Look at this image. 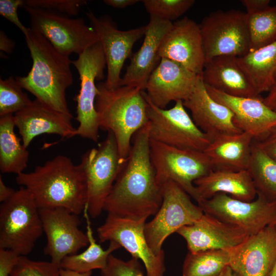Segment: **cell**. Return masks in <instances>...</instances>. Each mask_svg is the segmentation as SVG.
Returning a JSON list of instances; mask_svg holds the SVG:
<instances>
[{
  "label": "cell",
  "instance_id": "3",
  "mask_svg": "<svg viewBox=\"0 0 276 276\" xmlns=\"http://www.w3.org/2000/svg\"><path fill=\"white\" fill-rule=\"evenodd\" d=\"M24 35L33 64L27 76L15 77L16 79L37 100L58 111L73 116L65 97L66 89L73 83L72 61L31 28Z\"/></svg>",
  "mask_w": 276,
  "mask_h": 276
},
{
  "label": "cell",
  "instance_id": "31",
  "mask_svg": "<svg viewBox=\"0 0 276 276\" xmlns=\"http://www.w3.org/2000/svg\"><path fill=\"white\" fill-rule=\"evenodd\" d=\"M247 170L257 194L276 200V160L263 151L254 140Z\"/></svg>",
  "mask_w": 276,
  "mask_h": 276
},
{
  "label": "cell",
  "instance_id": "10",
  "mask_svg": "<svg viewBox=\"0 0 276 276\" xmlns=\"http://www.w3.org/2000/svg\"><path fill=\"white\" fill-rule=\"evenodd\" d=\"M199 26L205 62L220 56L241 57L250 51L246 13L233 9L214 11Z\"/></svg>",
  "mask_w": 276,
  "mask_h": 276
},
{
  "label": "cell",
  "instance_id": "20",
  "mask_svg": "<svg viewBox=\"0 0 276 276\" xmlns=\"http://www.w3.org/2000/svg\"><path fill=\"white\" fill-rule=\"evenodd\" d=\"M191 112L196 126L210 139L242 131L234 121V114L226 106L215 100L209 94L201 75L191 96L183 101Z\"/></svg>",
  "mask_w": 276,
  "mask_h": 276
},
{
  "label": "cell",
  "instance_id": "45",
  "mask_svg": "<svg viewBox=\"0 0 276 276\" xmlns=\"http://www.w3.org/2000/svg\"><path fill=\"white\" fill-rule=\"evenodd\" d=\"M15 191L8 187L3 181L2 176H0V202L3 203L10 198L14 194Z\"/></svg>",
  "mask_w": 276,
  "mask_h": 276
},
{
  "label": "cell",
  "instance_id": "40",
  "mask_svg": "<svg viewBox=\"0 0 276 276\" xmlns=\"http://www.w3.org/2000/svg\"><path fill=\"white\" fill-rule=\"evenodd\" d=\"M20 257L12 250L0 248V276H10Z\"/></svg>",
  "mask_w": 276,
  "mask_h": 276
},
{
  "label": "cell",
  "instance_id": "9",
  "mask_svg": "<svg viewBox=\"0 0 276 276\" xmlns=\"http://www.w3.org/2000/svg\"><path fill=\"white\" fill-rule=\"evenodd\" d=\"M163 201L154 218L145 225L147 243L155 255L163 252L162 245L171 234L197 221L204 212L190 195L172 181L162 186Z\"/></svg>",
  "mask_w": 276,
  "mask_h": 276
},
{
  "label": "cell",
  "instance_id": "23",
  "mask_svg": "<svg viewBox=\"0 0 276 276\" xmlns=\"http://www.w3.org/2000/svg\"><path fill=\"white\" fill-rule=\"evenodd\" d=\"M205 86L215 100L231 110L236 126L242 132L251 135L254 140H259L276 127V112L264 103L262 96L235 97Z\"/></svg>",
  "mask_w": 276,
  "mask_h": 276
},
{
  "label": "cell",
  "instance_id": "1",
  "mask_svg": "<svg viewBox=\"0 0 276 276\" xmlns=\"http://www.w3.org/2000/svg\"><path fill=\"white\" fill-rule=\"evenodd\" d=\"M148 123L133 135L130 151L104 204L116 216L140 220L154 215L163 201L149 150Z\"/></svg>",
  "mask_w": 276,
  "mask_h": 276
},
{
  "label": "cell",
  "instance_id": "34",
  "mask_svg": "<svg viewBox=\"0 0 276 276\" xmlns=\"http://www.w3.org/2000/svg\"><path fill=\"white\" fill-rule=\"evenodd\" d=\"M15 77L0 80V117L13 114L32 102ZM14 115V114H13Z\"/></svg>",
  "mask_w": 276,
  "mask_h": 276
},
{
  "label": "cell",
  "instance_id": "42",
  "mask_svg": "<svg viewBox=\"0 0 276 276\" xmlns=\"http://www.w3.org/2000/svg\"><path fill=\"white\" fill-rule=\"evenodd\" d=\"M241 4L246 10V14L260 12L270 6L269 0H241Z\"/></svg>",
  "mask_w": 276,
  "mask_h": 276
},
{
  "label": "cell",
  "instance_id": "43",
  "mask_svg": "<svg viewBox=\"0 0 276 276\" xmlns=\"http://www.w3.org/2000/svg\"><path fill=\"white\" fill-rule=\"evenodd\" d=\"M15 47V42L10 39L2 30L0 31V50L7 53L13 52Z\"/></svg>",
  "mask_w": 276,
  "mask_h": 276
},
{
  "label": "cell",
  "instance_id": "41",
  "mask_svg": "<svg viewBox=\"0 0 276 276\" xmlns=\"http://www.w3.org/2000/svg\"><path fill=\"white\" fill-rule=\"evenodd\" d=\"M254 140L263 151L276 160V127L273 128L261 139Z\"/></svg>",
  "mask_w": 276,
  "mask_h": 276
},
{
  "label": "cell",
  "instance_id": "48",
  "mask_svg": "<svg viewBox=\"0 0 276 276\" xmlns=\"http://www.w3.org/2000/svg\"><path fill=\"white\" fill-rule=\"evenodd\" d=\"M218 276H239L229 266H227Z\"/></svg>",
  "mask_w": 276,
  "mask_h": 276
},
{
  "label": "cell",
  "instance_id": "44",
  "mask_svg": "<svg viewBox=\"0 0 276 276\" xmlns=\"http://www.w3.org/2000/svg\"><path fill=\"white\" fill-rule=\"evenodd\" d=\"M140 1L139 0H104L103 2L108 6L114 8L123 9L132 6Z\"/></svg>",
  "mask_w": 276,
  "mask_h": 276
},
{
  "label": "cell",
  "instance_id": "32",
  "mask_svg": "<svg viewBox=\"0 0 276 276\" xmlns=\"http://www.w3.org/2000/svg\"><path fill=\"white\" fill-rule=\"evenodd\" d=\"M229 265L227 250L189 252L182 266V276H218Z\"/></svg>",
  "mask_w": 276,
  "mask_h": 276
},
{
  "label": "cell",
  "instance_id": "21",
  "mask_svg": "<svg viewBox=\"0 0 276 276\" xmlns=\"http://www.w3.org/2000/svg\"><path fill=\"white\" fill-rule=\"evenodd\" d=\"M176 233L186 240L191 253L228 249L249 236L240 228L205 213L197 221L181 227Z\"/></svg>",
  "mask_w": 276,
  "mask_h": 276
},
{
  "label": "cell",
  "instance_id": "17",
  "mask_svg": "<svg viewBox=\"0 0 276 276\" xmlns=\"http://www.w3.org/2000/svg\"><path fill=\"white\" fill-rule=\"evenodd\" d=\"M158 55L160 59L171 60L201 75L205 57L199 25L188 17L173 22L161 43Z\"/></svg>",
  "mask_w": 276,
  "mask_h": 276
},
{
  "label": "cell",
  "instance_id": "33",
  "mask_svg": "<svg viewBox=\"0 0 276 276\" xmlns=\"http://www.w3.org/2000/svg\"><path fill=\"white\" fill-rule=\"evenodd\" d=\"M246 15L250 51L276 41V6H270L260 12Z\"/></svg>",
  "mask_w": 276,
  "mask_h": 276
},
{
  "label": "cell",
  "instance_id": "19",
  "mask_svg": "<svg viewBox=\"0 0 276 276\" xmlns=\"http://www.w3.org/2000/svg\"><path fill=\"white\" fill-rule=\"evenodd\" d=\"M199 76L176 62L161 58L148 79L146 94L155 106L164 109L171 101L187 99Z\"/></svg>",
  "mask_w": 276,
  "mask_h": 276
},
{
  "label": "cell",
  "instance_id": "26",
  "mask_svg": "<svg viewBox=\"0 0 276 276\" xmlns=\"http://www.w3.org/2000/svg\"><path fill=\"white\" fill-rule=\"evenodd\" d=\"M202 201L209 199L218 193H224L244 201L254 200L257 193L247 171L213 170L194 181Z\"/></svg>",
  "mask_w": 276,
  "mask_h": 276
},
{
  "label": "cell",
  "instance_id": "47",
  "mask_svg": "<svg viewBox=\"0 0 276 276\" xmlns=\"http://www.w3.org/2000/svg\"><path fill=\"white\" fill-rule=\"evenodd\" d=\"M91 273L92 271L80 272L62 268L59 269L60 276H90Z\"/></svg>",
  "mask_w": 276,
  "mask_h": 276
},
{
  "label": "cell",
  "instance_id": "11",
  "mask_svg": "<svg viewBox=\"0 0 276 276\" xmlns=\"http://www.w3.org/2000/svg\"><path fill=\"white\" fill-rule=\"evenodd\" d=\"M80 80V88L75 97L77 102L76 120L79 125L76 134L82 138L97 142L100 129L95 101L98 94L96 80L104 78L106 62L100 41L89 47L72 61Z\"/></svg>",
  "mask_w": 276,
  "mask_h": 276
},
{
  "label": "cell",
  "instance_id": "36",
  "mask_svg": "<svg viewBox=\"0 0 276 276\" xmlns=\"http://www.w3.org/2000/svg\"><path fill=\"white\" fill-rule=\"evenodd\" d=\"M60 268L51 261H34L21 256L10 276H60Z\"/></svg>",
  "mask_w": 276,
  "mask_h": 276
},
{
  "label": "cell",
  "instance_id": "4",
  "mask_svg": "<svg viewBox=\"0 0 276 276\" xmlns=\"http://www.w3.org/2000/svg\"><path fill=\"white\" fill-rule=\"evenodd\" d=\"M97 87L95 107L100 129L113 133L120 155L125 159L133 135L148 123L144 91L128 86L108 89L104 82Z\"/></svg>",
  "mask_w": 276,
  "mask_h": 276
},
{
  "label": "cell",
  "instance_id": "25",
  "mask_svg": "<svg viewBox=\"0 0 276 276\" xmlns=\"http://www.w3.org/2000/svg\"><path fill=\"white\" fill-rule=\"evenodd\" d=\"M201 77L204 84L227 95L239 97H258L237 58L224 56L205 62Z\"/></svg>",
  "mask_w": 276,
  "mask_h": 276
},
{
  "label": "cell",
  "instance_id": "29",
  "mask_svg": "<svg viewBox=\"0 0 276 276\" xmlns=\"http://www.w3.org/2000/svg\"><path fill=\"white\" fill-rule=\"evenodd\" d=\"M14 115L0 117V170L17 175L27 168L29 153L14 131Z\"/></svg>",
  "mask_w": 276,
  "mask_h": 276
},
{
  "label": "cell",
  "instance_id": "12",
  "mask_svg": "<svg viewBox=\"0 0 276 276\" xmlns=\"http://www.w3.org/2000/svg\"><path fill=\"white\" fill-rule=\"evenodd\" d=\"M23 7L29 15L31 29L43 35L65 55H79L99 41L95 31L82 18H73L53 11Z\"/></svg>",
  "mask_w": 276,
  "mask_h": 276
},
{
  "label": "cell",
  "instance_id": "28",
  "mask_svg": "<svg viewBox=\"0 0 276 276\" xmlns=\"http://www.w3.org/2000/svg\"><path fill=\"white\" fill-rule=\"evenodd\" d=\"M237 60L257 94L268 93L276 82V41Z\"/></svg>",
  "mask_w": 276,
  "mask_h": 276
},
{
  "label": "cell",
  "instance_id": "37",
  "mask_svg": "<svg viewBox=\"0 0 276 276\" xmlns=\"http://www.w3.org/2000/svg\"><path fill=\"white\" fill-rule=\"evenodd\" d=\"M101 271L102 276H144L139 259L131 258L124 261L112 254L108 258L106 267Z\"/></svg>",
  "mask_w": 276,
  "mask_h": 276
},
{
  "label": "cell",
  "instance_id": "15",
  "mask_svg": "<svg viewBox=\"0 0 276 276\" xmlns=\"http://www.w3.org/2000/svg\"><path fill=\"white\" fill-rule=\"evenodd\" d=\"M86 15L99 37L106 59L107 76L104 85L108 89L116 88L119 86L124 63L131 55L134 43L144 36L146 26L122 31L118 29L109 16L97 17L91 11Z\"/></svg>",
  "mask_w": 276,
  "mask_h": 276
},
{
  "label": "cell",
  "instance_id": "2",
  "mask_svg": "<svg viewBox=\"0 0 276 276\" xmlns=\"http://www.w3.org/2000/svg\"><path fill=\"white\" fill-rule=\"evenodd\" d=\"M16 183L32 194L39 209L63 208L79 215L86 203V185L80 164L58 155L16 177Z\"/></svg>",
  "mask_w": 276,
  "mask_h": 276
},
{
  "label": "cell",
  "instance_id": "16",
  "mask_svg": "<svg viewBox=\"0 0 276 276\" xmlns=\"http://www.w3.org/2000/svg\"><path fill=\"white\" fill-rule=\"evenodd\" d=\"M47 238L44 253L60 267L66 257L76 254L88 244V237L79 228L78 215L63 208L39 209Z\"/></svg>",
  "mask_w": 276,
  "mask_h": 276
},
{
  "label": "cell",
  "instance_id": "46",
  "mask_svg": "<svg viewBox=\"0 0 276 276\" xmlns=\"http://www.w3.org/2000/svg\"><path fill=\"white\" fill-rule=\"evenodd\" d=\"M264 103L271 109L276 112V82L263 98Z\"/></svg>",
  "mask_w": 276,
  "mask_h": 276
},
{
  "label": "cell",
  "instance_id": "22",
  "mask_svg": "<svg viewBox=\"0 0 276 276\" xmlns=\"http://www.w3.org/2000/svg\"><path fill=\"white\" fill-rule=\"evenodd\" d=\"M72 118L73 116L58 111L36 99L14 114L15 127L27 148L34 138L41 134H54L66 139L77 135Z\"/></svg>",
  "mask_w": 276,
  "mask_h": 276
},
{
  "label": "cell",
  "instance_id": "24",
  "mask_svg": "<svg viewBox=\"0 0 276 276\" xmlns=\"http://www.w3.org/2000/svg\"><path fill=\"white\" fill-rule=\"evenodd\" d=\"M173 22L150 16L146 25L144 41L140 49L131 57L125 74L121 78L119 86H128L144 90L148 79L156 67L161 43Z\"/></svg>",
  "mask_w": 276,
  "mask_h": 276
},
{
  "label": "cell",
  "instance_id": "30",
  "mask_svg": "<svg viewBox=\"0 0 276 276\" xmlns=\"http://www.w3.org/2000/svg\"><path fill=\"white\" fill-rule=\"evenodd\" d=\"M86 223V234L88 237L87 248L81 253L68 256L61 261L60 267L80 272L91 271L93 270L104 269L111 253L121 248L116 242L111 241L108 247L104 249L98 244L91 229L89 215L86 208L83 211Z\"/></svg>",
  "mask_w": 276,
  "mask_h": 276
},
{
  "label": "cell",
  "instance_id": "27",
  "mask_svg": "<svg viewBox=\"0 0 276 276\" xmlns=\"http://www.w3.org/2000/svg\"><path fill=\"white\" fill-rule=\"evenodd\" d=\"M254 140L251 135L244 132L223 135L212 140L203 152L210 159L214 170H246Z\"/></svg>",
  "mask_w": 276,
  "mask_h": 276
},
{
  "label": "cell",
  "instance_id": "7",
  "mask_svg": "<svg viewBox=\"0 0 276 276\" xmlns=\"http://www.w3.org/2000/svg\"><path fill=\"white\" fill-rule=\"evenodd\" d=\"M107 132L98 148L88 150L83 154L79 164L86 180L85 208L93 218L104 211V202L126 159L120 155L113 133Z\"/></svg>",
  "mask_w": 276,
  "mask_h": 276
},
{
  "label": "cell",
  "instance_id": "39",
  "mask_svg": "<svg viewBox=\"0 0 276 276\" xmlns=\"http://www.w3.org/2000/svg\"><path fill=\"white\" fill-rule=\"evenodd\" d=\"M25 1L0 0V14L15 25L25 34L29 29L20 21L17 11L20 7H24Z\"/></svg>",
  "mask_w": 276,
  "mask_h": 276
},
{
  "label": "cell",
  "instance_id": "6",
  "mask_svg": "<svg viewBox=\"0 0 276 276\" xmlns=\"http://www.w3.org/2000/svg\"><path fill=\"white\" fill-rule=\"evenodd\" d=\"M150 158L156 180L162 186L172 181L180 187L198 204L202 201L194 181L214 170L203 151L182 149L150 140Z\"/></svg>",
  "mask_w": 276,
  "mask_h": 276
},
{
  "label": "cell",
  "instance_id": "50",
  "mask_svg": "<svg viewBox=\"0 0 276 276\" xmlns=\"http://www.w3.org/2000/svg\"><path fill=\"white\" fill-rule=\"evenodd\" d=\"M274 225H275V228H276V224H274Z\"/></svg>",
  "mask_w": 276,
  "mask_h": 276
},
{
  "label": "cell",
  "instance_id": "18",
  "mask_svg": "<svg viewBox=\"0 0 276 276\" xmlns=\"http://www.w3.org/2000/svg\"><path fill=\"white\" fill-rule=\"evenodd\" d=\"M229 266L239 276H267L276 261V228L268 225L226 249Z\"/></svg>",
  "mask_w": 276,
  "mask_h": 276
},
{
  "label": "cell",
  "instance_id": "14",
  "mask_svg": "<svg viewBox=\"0 0 276 276\" xmlns=\"http://www.w3.org/2000/svg\"><path fill=\"white\" fill-rule=\"evenodd\" d=\"M146 220H135L108 214L97 229L99 241L118 243L134 258L143 262L147 276H163L165 271L164 252L155 255L146 240L144 228Z\"/></svg>",
  "mask_w": 276,
  "mask_h": 276
},
{
  "label": "cell",
  "instance_id": "5",
  "mask_svg": "<svg viewBox=\"0 0 276 276\" xmlns=\"http://www.w3.org/2000/svg\"><path fill=\"white\" fill-rule=\"evenodd\" d=\"M43 233L39 208L27 189L21 187L1 203L0 248L26 256Z\"/></svg>",
  "mask_w": 276,
  "mask_h": 276
},
{
  "label": "cell",
  "instance_id": "35",
  "mask_svg": "<svg viewBox=\"0 0 276 276\" xmlns=\"http://www.w3.org/2000/svg\"><path fill=\"white\" fill-rule=\"evenodd\" d=\"M150 16L172 21L189 10L195 3L194 0L142 1Z\"/></svg>",
  "mask_w": 276,
  "mask_h": 276
},
{
  "label": "cell",
  "instance_id": "13",
  "mask_svg": "<svg viewBox=\"0 0 276 276\" xmlns=\"http://www.w3.org/2000/svg\"><path fill=\"white\" fill-rule=\"evenodd\" d=\"M198 204L204 213L240 228L249 236L276 224V200L259 194L252 201H244L218 193Z\"/></svg>",
  "mask_w": 276,
  "mask_h": 276
},
{
  "label": "cell",
  "instance_id": "49",
  "mask_svg": "<svg viewBox=\"0 0 276 276\" xmlns=\"http://www.w3.org/2000/svg\"><path fill=\"white\" fill-rule=\"evenodd\" d=\"M267 276H276V261H275Z\"/></svg>",
  "mask_w": 276,
  "mask_h": 276
},
{
  "label": "cell",
  "instance_id": "38",
  "mask_svg": "<svg viewBox=\"0 0 276 276\" xmlns=\"http://www.w3.org/2000/svg\"><path fill=\"white\" fill-rule=\"evenodd\" d=\"M85 0H27L24 6L53 11L69 16H76Z\"/></svg>",
  "mask_w": 276,
  "mask_h": 276
},
{
  "label": "cell",
  "instance_id": "8",
  "mask_svg": "<svg viewBox=\"0 0 276 276\" xmlns=\"http://www.w3.org/2000/svg\"><path fill=\"white\" fill-rule=\"evenodd\" d=\"M147 102L150 139L182 149L203 151L211 142L186 110L183 101L169 109L155 106L144 91Z\"/></svg>",
  "mask_w": 276,
  "mask_h": 276
}]
</instances>
